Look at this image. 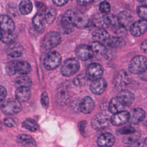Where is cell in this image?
<instances>
[{
	"label": "cell",
	"mask_w": 147,
	"mask_h": 147,
	"mask_svg": "<svg viewBox=\"0 0 147 147\" xmlns=\"http://www.w3.org/2000/svg\"><path fill=\"white\" fill-rule=\"evenodd\" d=\"M76 55L79 59L85 61L91 59L93 56L94 51L91 46L82 44L77 47Z\"/></svg>",
	"instance_id": "8fae6325"
},
{
	"label": "cell",
	"mask_w": 147,
	"mask_h": 147,
	"mask_svg": "<svg viewBox=\"0 0 147 147\" xmlns=\"http://www.w3.org/2000/svg\"><path fill=\"white\" fill-rule=\"evenodd\" d=\"M22 127L31 131H36L39 129L37 122L32 119H27L22 122Z\"/></svg>",
	"instance_id": "1f68e13d"
},
{
	"label": "cell",
	"mask_w": 147,
	"mask_h": 147,
	"mask_svg": "<svg viewBox=\"0 0 147 147\" xmlns=\"http://www.w3.org/2000/svg\"><path fill=\"white\" fill-rule=\"evenodd\" d=\"M107 86V84L106 80L104 78H100L92 80L90 85V90L94 94L100 95L106 90Z\"/></svg>",
	"instance_id": "9a60e30c"
},
{
	"label": "cell",
	"mask_w": 147,
	"mask_h": 147,
	"mask_svg": "<svg viewBox=\"0 0 147 147\" xmlns=\"http://www.w3.org/2000/svg\"><path fill=\"white\" fill-rule=\"evenodd\" d=\"M68 0H52L53 3L58 6H61L67 3Z\"/></svg>",
	"instance_id": "c3c4849f"
},
{
	"label": "cell",
	"mask_w": 147,
	"mask_h": 147,
	"mask_svg": "<svg viewBox=\"0 0 147 147\" xmlns=\"http://www.w3.org/2000/svg\"><path fill=\"white\" fill-rule=\"evenodd\" d=\"M2 128V124H1V122H0V129Z\"/></svg>",
	"instance_id": "9f6ffc18"
},
{
	"label": "cell",
	"mask_w": 147,
	"mask_h": 147,
	"mask_svg": "<svg viewBox=\"0 0 147 147\" xmlns=\"http://www.w3.org/2000/svg\"><path fill=\"white\" fill-rule=\"evenodd\" d=\"M15 72L21 75H26L31 71L30 64L25 61L16 60L14 65Z\"/></svg>",
	"instance_id": "7402d4cb"
},
{
	"label": "cell",
	"mask_w": 147,
	"mask_h": 147,
	"mask_svg": "<svg viewBox=\"0 0 147 147\" xmlns=\"http://www.w3.org/2000/svg\"><path fill=\"white\" fill-rule=\"evenodd\" d=\"M144 143L146 144V145H147V137L145 138V140H144Z\"/></svg>",
	"instance_id": "11a10c76"
},
{
	"label": "cell",
	"mask_w": 147,
	"mask_h": 147,
	"mask_svg": "<svg viewBox=\"0 0 147 147\" xmlns=\"http://www.w3.org/2000/svg\"><path fill=\"white\" fill-rule=\"evenodd\" d=\"M140 138V135L139 134H134L132 133L131 134L123 138V142L126 144H133L137 143V142L139 140Z\"/></svg>",
	"instance_id": "d590c367"
},
{
	"label": "cell",
	"mask_w": 147,
	"mask_h": 147,
	"mask_svg": "<svg viewBox=\"0 0 147 147\" xmlns=\"http://www.w3.org/2000/svg\"><path fill=\"white\" fill-rule=\"evenodd\" d=\"M90 46L92 48L94 52L102 55L107 59H110L113 57V54H111L110 52L109 51L107 48L103 45L102 42L98 41H94L91 43Z\"/></svg>",
	"instance_id": "ac0fdd59"
},
{
	"label": "cell",
	"mask_w": 147,
	"mask_h": 147,
	"mask_svg": "<svg viewBox=\"0 0 147 147\" xmlns=\"http://www.w3.org/2000/svg\"><path fill=\"white\" fill-rule=\"evenodd\" d=\"M30 90L29 87H17L16 91V96L20 102L27 101L30 96Z\"/></svg>",
	"instance_id": "603a6c76"
},
{
	"label": "cell",
	"mask_w": 147,
	"mask_h": 147,
	"mask_svg": "<svg viewBox=\"0 0 147 147\" xmlns=\"http://www.w3.org/2000/svg\"><path fill=\"white\" fill-rule=\"evenodd\" d=\"M138 16L143 20H147V5L140 6L137 9Z\"/></svg>",
	"instance_id": "f35d334b"
},
{
	"label": "cell",
	"mask_w": 147,
	"mask_h": 147,
	"mask_svg": "<svg viewBox=\"0 0 147 147\" xmlns=\"http://www.w3.org/2000/svg\"><path fill=\"white\" fill-rule=\"evenodd\" d=\"M140 77L142 80L147 81V68L143 72L140 74Z\"/></svg>",
	"instance_id": "816d5d0a"
},
{
	"label": "cell",
	"mask_w": 147,
	"mask_h": 147,
	"mask_svg": "<svg viewBox=\"0 0 147 147\" xmlns=\"http://www.w3.org/2000/svg\"><path fill=\"white\" fill-rule=\"evenodd\" d=\"M61 61V56L56 51L48 52L44 57L43 64L47 69H53L57 67Z\"/></svg>",
	"instance_id": "8992f818"
},
{
	"label": "cell",
	"mask_w": 147,
	"mask_h": 147,
	"mask_svg": "<svg viewBox=\"0 0 147 147\" xmlns=\"http://www.w3.org/2000/svg\"><path fill=\"white\" fill-rule=\"evenodd\" d=\"M114 136L109 133L100 135L97 140V144L100 146H111L114 144Z\"/></svg>",
	"instance_id": "44dd1931"
},
{
	"label": "cell",
	"mask_w": 147,
	"mask_h": 147,
	"mask_svg": "<svg viewBox=\"0 0 147 147\" xmlns=\"http://www.w3.org/2000/svg\"><path fill=\"white\" fill-rule=\"evenodd\" d=\"M7 53L12 57H18L23 53V47L19 43H11L7 49Z\"/></svg>",
	"instance_id": "cb8c5ba5"
},
{
	"label": "cell",
	"mask_w": 147,
	"mask_h": 147,
	"mask_svg": "<svg viewBox=\"0 0 147 147\" xmlns=\"http://www.w3.org/2000/svg\"><path fill=\"white\" fill-rule=\"evenodd\" d=\"M94 0H77L78 5L80 6H86L93 2Z\"/></svg>",
	"instance_id": "681fc988"
},
{
	"label": "cell",
	"mask_w": 147,
	"mask_h": 147,
	"mask_svg": "<svg viewBox=\"0 0 147 147\" xmlns=\"http://www.w3.org/2000/svg\"><path fill=\"white\" fill-rule=\"evenodd\" d=\"M130 113V121L134 124H137L144 120L145 117V112L141 108H134Z\"/></svg>",
	"instance_id": "ffe728a7"
},
{
	"label": "cell",
	"mask_w": 147,
	"mask_h": 147,
	"mask_svg": "<svg viewBox=\"0 0 147 147\" xmlns=\"http://www.w3.org/2000/svg\"><path fill=\"white\" fill-rule=\"evenodd\" d=\"M103 74V68L102 66L98 63H93L90 65L86 72V75L88 79L94 80L102 78Z\"/></svg>",
	"instance_id": "ba28073f"
},
{
	"label": "cell",
	"mask_w": 147,
	"mask_h": 147,
	"mask_svg": "<svg viewBox=\"0 0 147 147\" xmlns=\"http://www.w3.org/2000/svg\"><path fill=\"white\" fill-rule=\"evenodd\" d=\"M2 30L0 27V40L2 39Z\"/></svg>",
	"instance_id": "db71d44e"
},
{
	"label": "cell",
	"mask_w": 147,
	"mask_h": 147,
	"mask_svg": "<svg viewBox=\"0 0 147 147\" xmlns=\"http://www.w3.org/2000/svg\"><path fill=\"white\" fill-rule=\"evenodd\" d=\"M89 20L87 16L83 13H76L75 18V26L78 28H84L88 25Z\"/></svg>",
	"instance_id": "d4e9b609"
},
{
	"label": "cell",
	"mask_w": 147,
	"mask_h": 147,
	"mask_svg": "<svg viewBox=\"0 0 147 147\" xmlns=\"http://www.w3.org/2000/svg\"><path fill=\"white\" fill-rule=\"evenodd\" d=\"M110 123V116L105 113H100L93 117L91 121V126L96 130H101L108 127Z\"/></svg>",
	"instance_id": "5b68a950"
},
{
	"label": "cell",
	"mask_w": 147,
	"mask_h": 147,
	"mask_svg": "<svg viewBox=\"0 0 147 147\" xmlns=\"http://www.w3.org/2000/svg\"><path fill=\"white\" fill-rule=\"evenodd\" d=\"M32 83L31 79L26 76H20L16 78L15 80V86L17 87H29L32 86Z\"/></svg>",
	"instance_id": "4dcf8cb0"
},
{
	"label": "cell",
	"mask_w": 147,
	"mask_h": 147,
	"mask_svg": "<svg viewBox=\"0 0 147 147\" xmlns=\"http://www.w3.org/2000/svg\"><path fill=\"white\" fill-rule=\"evenodd\" d=\"M61 41V36L56 32L47 33L41 42V47L45 50H51L57 46Z\"/></svg>",
	"instance_id": "3957f363"
},
{
	"label": "cell",
	"mask_w": 147,
	"mask_h": 147,
	"mask_svg": "<svg viewBox=\"0 0 147 147\" xmlns=\"http://www.w3.org/2000/svg\"><path fill=\"white\" fill-rule=\"evenodd\" d=\"M79 68V61L75 58H69L63 63L60 71L63 76L69 77L76 73Z\"/></svg>",
	"instance_id": "7a4b0ae2"
},
{
	"label": "cell",
	"mask_w": 147,
	"mask_h": 147,
	"mask_svg": "<svg viewBox=\"0 0 147 147\" xmlns=\"http://www.w3.org/2000/svg\"><path fill=\"white\" fill-rule=\"evenodd\" d=\"M4 124L7 127H13L16 125V120L13 118H6L4 119Z\"/></svg>",
	"instance_id": "ee69618b"
},
{
	"label": "cell",
	"mask_w": 147,
	"mask_h": 147,
	"mask_svg": "<svg viewBox=\"0 0 147 147\" xmlns=\"http://www.w3.org/2000/svg\"><path fill=\"white\" fill-rule=\"evenodd\" d=\"M76 12L73 10H67L61 19V25L65 30H71L75 26V18Z\"/></svg>",
	"instance_id": "30bf717a"
},
{
	"label": "cell",
	"mask_w": 147,
	"mask_h": 147,
	"mask_svg": "<svg viewBox=\"0 0 147 147\" xmlns=\"http://www.w3.org/2000/svg\"><path fill=\"white\" fill-rule=\"evenodd\" d=\"M95 107V102L90 96L83 98L80 102L79 108L81 112L84 114L90 113Z\"/></svg>",
	"instance_id": "e0dca14e"
},
{
	"label": "cell",
	"mask_w": 147,
	"mask_h": 147,
	"mask_svg": "<svg viewBox=\"0 0 147 147\" xmlns=\"http://www.w3.org/2000/svg\"><path fill=\"white\" fill-rule=\"evenodd\" d=\"M141 49L143 52L147 53V40H145L142 43L141 45Z\"/></svg>",
	"instance_id": "f907efd6"
},
{
	"label": "cell",
	"mask_w": 147,
	"mask_h": 147,
	"mask_svg": "<svg viewBox=\"0 0 147 147\" xmlns=\"http://www.w3.org/2000/svg\"><path fill=\"white\" fill-rule=\"evenodd\" d=\"M138 1L144 5H147V0H138Z\"/></svg>",
	"instance_id": "f5cc1de1"
},
{
	"label": "cell",
	"mask_w": 147,
	"mask_h": 147,
	"mask_svg": "<svg viewBox=\"0 0 147 147\" xmlns=\"http://www.w3.org/2000/svg\"><path fill=\"white\" fill-rule=\"evenodd\" d=\"M87 82V78L86 75L81 74L78 75L73 80V83L74 85L77 87H82L86 85Z\"/></svg>",
	"instance_id": "8d00e7d4"
},
{
	"label": "cell",
	"mask_w": 147,
	"mask_h": 147,
	"mask_svg": "<svg viewBox=\"0 0 147 147\" xmlns=\"http://www.w3.org/2000/svg\"><path fill=\"white\" fill-rule=\"evenodd\" d=\"M126 105L122 100V99L117 96L113 98L109 103V110L110 113L115 114L123 110Z\"/></svg>",
	"instance_id": "d6986e66"
},
{
	"label": "cell",
	"mask_w": 147,
	"mask_h": 147,
	"mask_svg": "<svg viewBox=\"0 0 147 147\" xmlns=\"http://www.w3.org/2000/svg\"><path fill=\"white\" fill-rule=\"evenodd\" d=\"M17 35L13 33L11 34H2V41L6 44H11L13 43L17 39Z\"/></svg>",
	"instance_id": "74e56055"
},
{
	"label": "cell",
	"mask_w": 147,
	"mask_h": 147,
	"mask_svg": "<svg viewBox=\"0 0 147 147\" xmlns=\"http://www.w3.org/2000/svg\"><path fill=\"white\" fill-rule=\"evenodd\" d=\"M92 22L95 26L100 28H104L109 26L113 27L116 25V21L113 16L100 14L95 15L93 18Z\"/></svg>",
	"instance_id": "52a82bcc"
},
{
	"label": "cell",
	"mask_w": 147,
	"mask_h": 147,
	"mask_svg": "<svg viewBox=\"0 0 147 147\" xmlns=\"http://www.w3.org/2000/svg\"><path fill=\"white\" fill-rule=\"evenodd\" d=\"M35 5H36V7H37V9H38L39 13H41L43 14L44 12H45V10H46L45 6L42 3L37 2H36Z\"/></svg>",
	"instance_id": "7dc6e473"
},
{
	"label": "cell",
	"mask_w": 147,
	"mask_h": 147,
	"mask_svg": "<svg viewBox=\"0 0 147 147\" xmlns=\"http://www.w3.org/2000/svg\"><path fill=\"white\" fill-rule=\"evenodd\" d=\"M0 27L2 34H11L14 33L15 24L13 20L7 15L0 16Z\"/></svg>",
	"instance_id": "9c48e42d"
},
{
	"label": "cell",
	"mask_w": 147,
	"mask_h": 147,
	"mask_svg": "<svg viewBox=\"0 0 147 147\" xmlns=\"http://www.w3.org/2000/svg\"><path fill=\"white\" fill-rule=\"evenodd\" d=\"M129 29L132 35L136 37L141 36L147 30V21L143 19L137 21L131 24Z\"/></svg>",
	"instance_id": "4fadbf2b"
},
{
	"label": "cell",
	"mask_w": 147,
	"mask_h": 147,
	"mask_svg": "<svg viewBox=\"0 0 147 147\" xmlns=\"http://www.w3.org/2000/svg\"><path fill=\"white\" fill-rule=\"evenodd\" d=\"M16 60L11 61L6 66V72L9 75H13L15 74V70H14V65H15Z\"/></svg>",
	"instance_id": "7bdbcfd3"
},
{
	"label": "cell",
	"mask_w": 147,
	"mask_h": 147,
	"mask_svg": "<svg viewBox=\"0 0 147 147\" xmlns=\"http://www.w3.org/2000/svg\"><path fill=\"white\" fill-rule=\"evenodd\" d=\"M57 102L60 105H64L68 103L69 96L68 92L64 90H61L57 93Z\"/></svg>",
	"instance_id": "836d02e7"
},
{
	"label": "cell",
	"mask_w": 147,
	"mask_h": 147,
	"mask_svg": "<svg viewBox=\"0 0 147 147\" xmlns=\"http://www.w3.org/2000/svg\"><path fill=\"white\" fill-rule=\"evenodd\" d=\"M131 81V78L129 75L125 71L122 70L118 72L114 79V83L115 87L122 88L128 85Z\"/></svg>",
	"instance_id": "5bb4252c"
},
{
	"label": "cell",
	"mask_w": 147,
	"mask_h": 147,
	"mask_svg": "<svg viewBox=\"0 0 147 147\" xmlns=\"http://www.w3.org/2000/svg\"><path fill=\"white\" fill-rule=\"evenodd\" d=\"M117 96L122 99L126 106H129L132 104L135 99L134 95L127 90H121L118 94Z\"/></svg>",
	"instance_id": "4316f807"
},
{
	"label": "cell",
	"mask_w": 147,
	"mask_h": 147,
	"mask_svg": "<svg viewBox=\"0 0 147 147\" xmlns=\"http://www.w3.org/2000/svg\"><path fill=\"white\" fill-rule=\"evenodd\" d=\"M117 21L120 26L127 30L133 23V17L127 11H122L118 14Z\"/></svg>",
	"instance_id": "2e32d148"
},
{
	"label": "cell",
	"mask_w": 147,
	"mask_h": 147,
	"mask_svg": "<svg viewBox=\"0 0 147 147\" xmlns=\"http://www.w3.org/2000/svg\"><path fill=\"white\" fill-rule=\"evenodd\" d=\"M107 46L110 48H120L125 46V40L120 37H110L106 42Z\"/></svg>",
	"instance_id": "f1b7e54d"
},
{
	"label": "cell",
	"mask_w": 147,
	"mask_h": 147,
	"mask_svg": "<svg viewBox=\"0 0 147 147\" xmlns=\"http://www.w3.org/2000/svg\"><path fill=\"white\" fill-rule=\"evenodd\" d=\"M130 119V113L127 111H121L114 114L110 117V122L114 126H121L126 123Z\"/></svg>",
	"instance_id": "7c38bea8"
},
{
	"label": "cell",
	"mask_w": 147,
	"mask_h": 147,
	"mask_svg": "<svg viewBox=\"0 0 147 147\" xmlns=\"http://www.w3.org/2000/svg\"><path fill=\"white\" fill-rule=\"evenodd\" d=\"M110 38L109 33L103 28H100L94 32L92 33V38L95 41L100 42H106Z\"/></svg>",
	"instance_id": "83f0119b"
},
{
	"label": "cell",
	"mask_w": 147,
	"mask_h": 147,
	"mask_svg": "<svg viewBox=\"0 0 147 147\" xmlns=\"http://www.w3.org/2000/svg\"><path fill=\"white\" fill-rule=\"evenodd\" d=\"M136 130L134 127L130 126H127L118 130V133L121 134H130L135 133Z\"/></svg>",
	"instance_id": "60d3db41"
},
{
	"label": "cell",
	"mask_w": 147,
	"mask_h": 147,
	"mask_svg": "<svg viewBox=\"0 0 147 147\" xmlns=\"http://www.w3.org/2000/svg\"><path fill=\"white\" fill-rule=\"evenodd\" d=\"M17 141L18 144L23 146L32 147L36 145L34 140L29 135H19L17 138Z\"/></svg>",
	"instance_id": "f546056e"
},
{
	"label": "cell",
	"mask_w": 147,
	"mask_h": 147,
	"mask_svg": "<svg viewBox=\"0 0 147 147\" xmlns=\"http://www.w3.org/2000/svg\"><path fill=\"white\" fill-rule=\"evenodd\" d=\"M2 111L6 115H14L21 111L22 107L20 102L11 98L5 101L1 107Z\"/></svg>",
	"instance_id": "277c9868"
},
{
	"label": "cell",
	"mask_w": 147,
	"mask_h": 147,
	"mask_svg": "<svg viewBox=\"0 0 147 147\" xmlns=\"http://www.w3.org/2000/svg\"><path fill=\"white\" fill-rule=\"evenodd\" d=\"M56 16V11L53 7H49L45 10V20L49 24H51L54 21Z\"/></svg>",
	"instance_id": "e575fe53"
},
{
	"label": "cell",
	"mask_w": 147,
	"mask_h": 147,
	"mask_svg": "<svg viewBox=\"0 0 147 147\" xmlns=\"http://www.w3.org/2000/svg\"><path fill=\"white\" fill-rule=\"evenodd\" d=\"M7 91L6 88L3 86H0V102L5 99Z\"/></svg>",
	"instance_id": "bcb514c9"
},
{
	"label": "cell",
	"mask_w": 147,
	"mask_h": 147,
	"mask_svg": "<svg viewBox=\"0 0 147 147\" xmlns=\"http://www.w3.org/2000/svg\"><path fill=\"white\" fill-rule=\"evenodd\" d=\"M87 122L85 121H82L79 123V128L82 133V134L84 136L86 134V127H87Z\"/></svg>",
	"instance_id": "f6af8a7d"
},
{
	"label": "cell",
	"mask_w": 147,
	"mask_h": 147,
	"mask_svg": "<svg viewBox=\"0 0 147 147\" xmlns=\"http://www.w3.org/2000/svg\"><path fill=\"white\" fill-rule=\"evenodd\" d=\"M111 9L110 5L106 1L102 2L99 5V10L103 14H107Z\"/></svg>",
	"instance_id": "ab89813d"
},
{
	"label": "cell",
	"mask_w": 147,
	"mask_h": 147,
	"mask_svg": "<svg viewBox=\"0 0 147 147\" xmlns=\"http://www.w3.org/2000/svg\"><path fill=\"white\" fill-rule=\"evenodd\" d=\"M147 68V58L142 55L134 57L130 61L129 69L134 74H140Z\"/></svg>",
	"instance_id": "6da1fadb"
},
{
	"label": "cell",
	"mask_w": 147,
	"mask_h": 147,
	"mask_svg": "<svg viewBox=\"0 0 147 147\" xmlns=\"http://www.w3.org/2000/svg\"><path fill=\"white\" fill-rule=\"evenodd\" d=\"M33 25L34 29L39 32L44 30L45 28V18L43 14L38 13L33 18Z\"/></svg>",
	"instance_id": "484cf974"
},
{
	"label": "cell",
	"mask_w": 147,
	"mask_h": 147,
	"mask_svg": "<svg viewBox=\"0 0 147 147\" xmlns=\"http://www.w3.org/2000/svg\"><path fill=\"white\" fill-rule=\"evenodd\" d=\"M41 103L44 107H47L49 105V98L46 92H43L41 96Z\"/></svg>",
	"instance_id": "b9f144b4"
},
{
	"label": "cell",
	"mask_w": 147,
	"mask_h": 147,
	"mask_svg": "<svg viewBox=\"0 0 147 147\" xmlns=\"http://www.w3.org/2000/svg\"><path fill=\"white\" fill-rule=\"evenodd\" d=\"M19 8L21 13L25 15L31 12L33 6L29 0H22L20 4Z\"/></svg>",
	"instance_id": "d6a6232c"
}]
</instances>
